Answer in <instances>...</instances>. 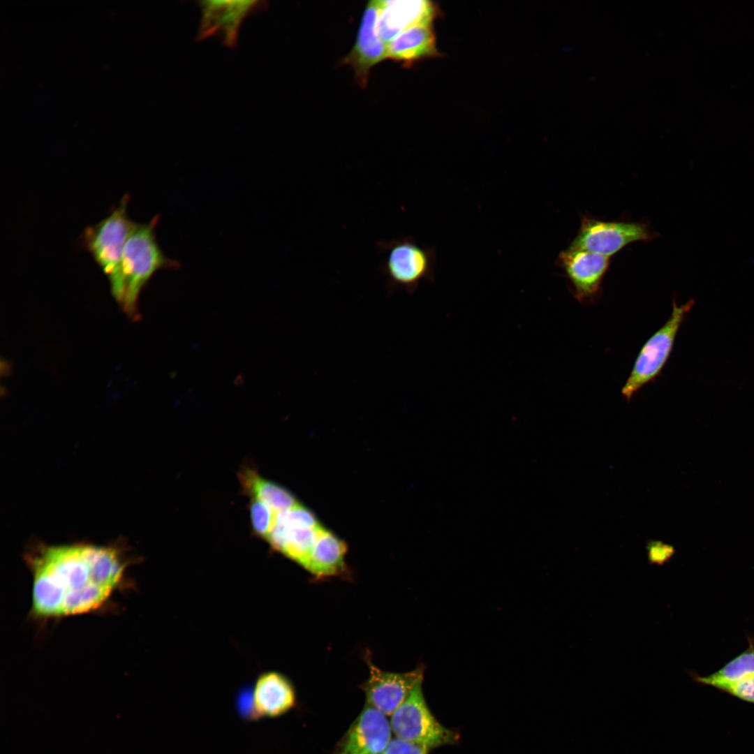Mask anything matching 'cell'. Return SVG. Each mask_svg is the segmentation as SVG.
<instances>
[{"label":"cell","instance_id":"obj_1","mask_svg":"<svg viewBox=\"0 0 754 754\" xmlns=\"http://www.w3.org/2000/svg\"><path fill=\"white\" fill-rule=\"evenodd\" d=\"M33 614L40 618L82 614L102 607L118 589L128 565L117 546L40 545L28 554Z\"/></svg>","mask_w":754,"mask_h":754},{"label":"cell","instance_id":"obj_2","mask_svg":"<svg viewBox=\"0 0 754 754\" xmlns=\"http://www.w3.org/2000/svg\"><path fill=\"white\" fill-rule=\"evenodd\" d=\"M159 215L145 223H136L125 244L117 281L112 294L125 312L136 313L142 290L160 269H175L179 263L166 256L156 236Z\"/></svg>","mask_w":754,"mask_h":754},{"label":"cell","instance_id":"obj_3","mask_svg":"<svg viewBox=\"0 0 754 754\" xmlns=\"http://www.w3.org/2000/svg\"><path fill=\"white\" fill-rule=\"evenodd\" d=\"M376 247L383 256L379 269L386 278L389 294L403 290L412 295L423 281L434 280L436 256L430 246L401 235L378 241Z\"/></svg>","mask_w":754,"mask_h":754},{"label":"cell","instance_id":"obj_4","mask_svg":"<svg viewBox=\"0 0 754 754\" xmlns=\"http://www.w3.org/2000/svg\"><path fill=\"white\" fill-rule=\"evenodd\" d=\"M129 201L130 195L126 193L107 216L87 226L80 237V245L108 277L110 287L118 279L124 249L136 223L128 216Z\"/></svg>","mask_w":754,"mask_h":754},{"label":"cell","instance_id":"obj_5","mask_svg":"<svg viewBox=\"0 0 754 754\" xmlns=\"http://www.w3.org/2000/svg\"><path fill=\"white\" fill-rule=\"evenodd\" d=\"M422 681L390 716V723L394 737L429 752L457 743L459 735L440 723L431 713L423 694Z\"/></svg>","mask_w":754,"mask_h":754},{"label":"cell","instance_id":"obj_6","mask_svg":"<svg viewBox=\"0 0 754 754\" xmlns=\"http://www.w3.org/2000/svg\"><path fill=\"white\" fill-rule=\"evenodd\" d=\"M693 305V300L680 306L674 302L667 320L642 346L621 388V395L627 402L661 374L672 353L679 328Z\"/></svg>","mask_w":754,"mask_h":754},{"label":"cell","instance_id":"obj_7","mask_svg":"<svg viewBox=\"0 0 754 754\" xmlns=\"http://www.w3.org/2000/svg\"><path fill=\"white\" fill-rule=\"evenodd\" d=\"M657 236L646 223L607 221L583 216L569 246L610 258L630 243L651 241Z\"/></svg>","mask_w":754,"mask_h":754},{"label":"cell","instance_id":"obj_8","mask_svg":"<svg viewBox=\"0 0 754 754\" xmlns=\"http://www.w3.org/2000/svg\"><path fill=\"white\" fill-rule=\"evenodd\" d=\"M263 1L207 0L198 2L200 20L197 40L218 39L224 46L237 44L240 28L247 17L266 6Z\"/></svg>","mask_w":754,"mask_h":754},{"label":"cell","instance_id":"obj_9","mask_svg":"<svg viewBox=\"0 0 754 754\" xmlns=\"http://www.w3.org/2000/svg\"><path fill=\"white\" fill-rule=\"evenodd\" d=\"M364 660L369 672L368 679L360 686L365 695V704L387 716H390L409 696L417 683L423 680L422 666L406 672L385 671L373 663L368 651Z\"/></svg>","mask_w":754,"mask_h":754},{"label":"cell","instance_id":"obj_10","mask_svg":"<svg viewBox=\"0 0 754 754\" xmlns=\"http://www.w3.org/2000/svg\"><path fill=\"white\" fill-rule=\"evenodd\" d=\"M556 263L563 270L572 295L579 302L587 304L598 300L610 264L609 258L568 246L559 253Z\"/></svg>","mask_w":754,"mask_h":754},{"label":"cell","instance_id":"obj_11","mask_svg":"<svg viewBox=\"0 0 754 754\" xmlns=\"http://www.w3.org/2000/svg\"><path fill=\"white\" fill-rule=\"evenodd\" d=\"M379 10L380 1L368 2L355 43L339 63L353 68L357 83L363 89L368 84L371 69L387 59V44L382 40L378 31Z\"/></svg>","mask_w":754,"mask_h":754},{"label":"cell","instance_id":"obj_12","mask_svg":"<svg viewBox=\"0 0 754 754\" xmlns=\"http://www.w3.org/2000/svg\"><path fill=\"white\" fill-rule=\"evenodd\" d=\"M392 734L387 716L365 704L331 754H384Z\"/></svg>","mask_w":754,"mask_h":754},{"label":"cell","instance_id":"obj_13","mask_svg":"<svg viewBox=\"0 0 754 754\" xmlns=\"http://www.w3.org/2000/svg\"><path fill=\"white\" fill-rule=\"evenodd\" d=\"M254 719L276 718L296 704V692L288 677L277 672H267L257 679L252 692Z\"/></svg>","mask_w":754,"mask_h":754},{"label":"cell","instance_id":"obj_14","mask_svg":"<svg viewBox=\"0 0 754 754\" xmlns=\"http://www.w3.org/2000/svg\"><path fill=\"white\" fill-rule=\"evenodd\" d=\"M437 13L436 6L428 1H380L378 31L387 44L413 26L434 22Z\"/></svg>","mask_w":754,"mask_h":754},{"label":"cell","instance_id":"obj_15","mask_svg":"<svg viewBox=\"0 0 754 754\" xmlns=\"http://www.w3.org/2000/svg\"><path fill=\"white\" fill-rule=\"evenodd\" d=\"M433 22L413 26L387 43V59L409 67L422 59L441 57Z\"/></svg>","mask_w":754,"mask_h":754},{"label":"cell","instance_id":"obj_16","mask_svg":"<svg viewBox=\"0 0 754 754\" xmlns=\"http://www.w3.org/2000/svg\"><path fill=\"white\" fill-rule=\"evenodd\" d=\"M346 545L320 526L305 569L317 578L340 575L346 570Z\"/></svg>","mask_w":754,"mask_h":754},{"label":"cell","instance_id":"obj_17","mask_svg":"<svg viewBox=\"0 0 754 754\" xmlns=\"http://www.w3.org/2000/svg\"><path fill=\"white\" fill-rule=\"evenodd\" d=\"M238 475L245 494L265 503L275 513L288 510L298 503L290 491L264 478L252 467L244 466Z\"/></svg>","mask_w":754,"mask_h":754},{"label":"cell","instance_id":"obj_18","mask_svg":"<svg viewBox=\"0 0 754 754\" xmlns=\"http://www.w3.org/2000/svg\"><path fill=\"white\" fill-rule=\"evenodd\" d=\"M318 528H294L273 523L265 540L274 549L304 568Z\"/></svg>","mask_w":754,"mask_h":754},{"label":"cell","instance_id":"obj_19","mask_svg":"<svg viewBox=\"0 0 754 754\" xmlns=\"http://www.w3.org/2000/svg\"><path fill=\"white\" fill-rule=\"evenodd\" d=\"M748 646L745 651L732 658L716 672L701 676L690 673L693 679L700 685L714 687L719 690L754 675V637H748Z\"/></svg>","mask_w":754,"mask_h":754},{"label":"cell","instance_id":"obj_20","mask_svg":"<svg viewBox=\"0 0 754 754\" xmlns=\"http://www.w3.org/2000/svg\"><path fill=\"white\" fill-rule=\"evenodd\" d=\"M274 523L308 529H317L320 526L313 513L299 503L288 510L276 513Z\"/></svg>","mask_w":754,"mask_h":754},{"label":"cell","instance_id":"obj_21","mask_svg":"<svg viewBox=\"0 0 754 754\" xmlns=\"http://www.w3.org/2000/svg\"><path fill=\"white\" fill-rule=\"evenodd\" d=\"M249 514L253 533L264 540L269 534L274 520V512L265 503L250 498Z\"/></svg>","mask_w":754,"mask_h":754},{"label":"cell","instance_id":"obj_22","mask_svg":"<svg viewBox=\"0 0 754 754\" xmlns=\"http://www.w3.org/2000/svg\"><path fill=\"white\" fill-rule=\"evenodd\" d=\"M646 549L649 563L658 566L668 562L675 554L674 547L659 540L649 541Z\"/></svg>","mask_w":754,"mask_h":754},{"label":"cell","instance_id":"obj_23","mask_svg":"<svg viewBox=\"0 0 754 754\" xmlns=\"http://www.w3.org/2000/svg\"><path fill=\"white\" fill-rule=\"evenodd\" d=\"M720 691L754 704V675L723 688Z\"/></svg>","mask_w":754,"mask_h":754},{"label":"cell","instance_id":"obj_24","mask_svg":"<svg viewBox=\"0 0 754 754\" xmlns=\"http://www.w3.org/2000/svg\"><path fill=\"white\" fill-rule=\"evenodd\" d=\"M420 746L398 738H392L384 754H428Z\"/></svg>","mask_w":754,"mask_h":754}]
</instances>
